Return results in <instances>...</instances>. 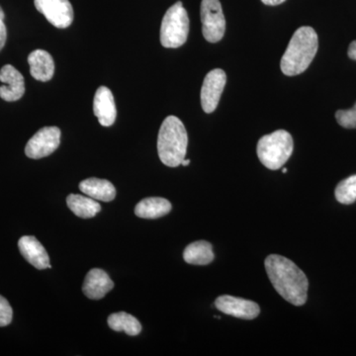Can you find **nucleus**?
<instances>
[{
    "instance_id": "1",
    "label": "nucleus",
    "mask_w": 356,
    "mask_h": 356,
    "mask_svg": "<svg viewBox=\"0 0 356 356\" xmlns=\"http://www.w3.org/2000/svg\"><path fill=\"white\" fill-rule=\"evenodd\" d=\"M266 269L269 280L283 299L294 306H303L308 298L309 281L294 262L278 254L266 257Z\"/></svg>"
},
{
    "instance_id": "2",
    "label": "nucleus",
    "mask_w": 356,
    "mask_h": 356,
    "mask_svg": "<svg viewBox=\"0 0 356 356\" xmlns=\"http://www.w3.org/2000/svg\"><path fill=\"white\" fill-rule=\"evenodd\" d=\"M318 48V35L309 26L299 28L293 34L284 55L281 58L280 67L287 76H295L308 69L313 62Z\"/></svg>"
},
{
    "instance_id": "3",
    "label": "nucleus",
    "mask_w": 356,
    "mask_h": 356,
    "mask_svg": "<svg viewBox=\"0 0 356 356\" xmlns=\"http://www.w3.org/2000/svg\"><path fill=\"white\" fill-rule=\"evenodd\" d=\"M188 146L184 124L177 116L166 117L159 129L158 153L161 163L170 168L181 165Z\"/></svg>"
},
{
    "instance_id": "4",
    "label": "nucleus",
    "mask_w": 356,
    "mask_h": 356,
    "mask_svg": "<svg viewBox=\"0 0 356 356\" xmlns=\"http://www.w3.org/2000/svg\"><path fill=\"white\" fill-rule=\"evenodd\" d=\"M294 149V142L291 134L285 130L264 136L259 140L257 156L262 165L271 170L282 168L290 159Z\"/></svg>"
},
{
    "instance_id": "5",
    "label": "nucleus",
    "mask_w": 356,
    "mask_h": 356,
    "mask_svg": "<svg viewBox=\"0 0 356 356\" xmlns=\"http://www.w3.org/2000/svg\"><path fill=\"white\" fill-rule=\"evenodd\" d=\"M189 34L188 13L181 1L168 8L161 26V43L165 48L177 49L184 46Z\"/></svg>"
},
{
    "instance_id": "6",
    "label": "nucleus",
    "mask_w": 356,
    "mask_h": 356,
    "mask_svg": "<svg viewBox=\"0 0 356 356\" xmlns=\"http://www.w3.org/2000/svg\"><path fill=\"white\" fill-rule=\"evenodd\" d=\"M204 38L209 43L221 41L226 31V19L219 0H202L200 7Z\"/></svg>"
},
{
    "instance_id": "7",
    "label": "nucleus",
    "mask_w": 356,
    "mask_h": 356,
    "mask_svg": "<svg viewBox=\"0 0 356 356\" xmlns=\"http://www.w3.org/2000/svg\"><path fill=\"white\" fill-rule=\"evenodd\" d=\"M60 130L58 127H44L29 140L25 147L28 158L39 159L53 154L60 144Z\"/></svg>"
},
{
    "instance_id": "8",
    "label": "nucleus",
    "mask_w": 356,
    "mask_h": 356,
    "mask_svg": "<svg viewBox=\"0 0 356 356\" xmlns=\"http://www.w3.org/2000/svg\"><path fill=\"white\" fill-rule=\"evenodd\" d=\"M35 7L46 19L60 29L70 27L74 21V9L69 0H34Z\"/></svg>"
},
{
    "instance_id": "9",
    "label": "nucleus",
    "mask_w": 356,
    "mask_h": 356,
    "mask_svg": "<svg viewBox=\"0 0 356 356\" xmlns=\"http://www.w3.org/2000/svg\"><path fill=\"white\" fill-rule=\"evenodd\" d=\"M227 83L226 72L215 69L208 72L201 88V105L205 113H213L219 104L220 98Z\"/></svg>"
},
{
    "instance_id": "10",
    "label": "nucleus",
    "mask_w": 356,
    "mask_h": 356,
    "mask_svg": "<svg viewBox=\"0 0 356 356\" xmlns=\"http://www.w3.org/2000/svg\"><path fill=\"white\" fill-rule=\"evenodd\" d=\"M215 307L226 315L243 320H252L261 313V308L255 302L229 295L218 297L215 301Z\"/></svg>"
},
{
    "instance_id": "11",
    "label": "nucleus",
    "mask_w": 356,
    "mask_h": 356,
    "mask_svg": "<svg viewBox=\"0 0 356 356\" xmlns=\"http://www.w3.org/2000/svg\"><path fill=\"white\" fill-rule=\"evenodd\" d=\"M0 97L6 102H17L25 93L24 77L13 65H6L0 70Z\"/></svg>"
},
{
    "instance_id": "12",
    "label": "nucleus",
    "mask_w": 356,
    "mask_h": 356,
    "mask_svg": "<svg viewBox=\"0 0 356 356\" xmlns=\"http://www.w3.org/2000/svg\"><path fill=\"white\" fill-rule=\"evenodd\" d=\"M93 111L103 127H110L116 121L117 109L114 96L106 86H100L96 90L93 99Z\"/></svg>"
},
{
    "instance_id": "13",
    "label": "nucleus",
    "mask_w": 356,
    "mask_h": 356,
    "mask_svg": "<svg viewBox=\"0 0 356 356\" xmlns=\"http://www.w3.org/2000/svg\"><path fill=\"white\" fill-rule=\"evenodd\" d=\"M21 254L37 269L51 268L50 257L42 243L35 236H24L18 242Z\"/></svg>"
},
{
    "instance_id": "14",
    "label": "nucleus",
    "mask_w": 356,
    "mask_h": 356,
    "mask_svg": "<svg viewBox=\"0 0 356 356\" xmlns=\"http://www.w3.org/2000/svg\"><path fill=\"white\" fill-rule=\"evenodd\" d=\"M114 283L108 274L99 268H93L86 274L83 290L84 295L91 300L102 299L113 289Z\"/></svg>"
},
{
    "instance_id": "15",
    "label": "nucleus",
    "mask_w": 356,
    "mask_h": 356,
    "mask_svg": "<svg viewBox=\"0 0 356 356\" xmlns=\"http://www.w3.org/2000/svg\"><path fill=\"white\" fill-rule=\"evenodd\" d=\"M30 65V74L36 81H51L55 74V63L48 51L35 50L28 57Z\"/></svg>"
},
{
    "instance_id": "16",
    "label": "nucleus",
    "mask_w": 356,
    "mask_h": 356,
    "mask_svg": "<svg viewBox=\"0 0 356 356\" xmlns=\"http://www.w3.org/2000/svg\"><path fill=\"white\" fill-rule=\"evenodd\" d=\"M79 189L95 200L110 202L116 197V189L111 182L100 178H88L79 184Z\"/></svg>"
},
{
    "instance_id": "17",
    "label": "nucleus",
    "mask_w": 356,
    "mask_h": 356,
    "mask_svg": "<svg viewBox=\"0 0 356 356\" xmlns=\"http://www.w3.org/2000/svg\"><path fill=\"white\" fill-rule=\"evenodd\" d=\"M172 208V204L165 198L149 197L137 204L135 214L143 219H158L168 215Z\"/></svg>"
},
{
    "instance_id": "18",
    "label": "nucleus",
    "mask_w": 356,
    "mask_h": 356,
    "mask_svg": "<svg viewBox=\"0 0 356 356\" xmlns=\"http://www.w3.org/2000/svg\"><path fill=\"white\" fill-rule=\"evenodd\" d=\"M214 252L210 243L206 241H197L185 248L184 261L194 266H207L214 261Z\"/></svg>"
},
{
    "instance_id": "19",
    "label": "nucleus",
    "mask_w": 356,
    "mask_h": 356,
    "mask_svg": "<svg viewBox=\"0 0 356 356\" xmlns=\"http://www.w3.org/2000/svg\"><path fill=\"white\" fill-rule=\"evenodd\" d=\"M67 206L70 211L77 217L89 219L95 217L102 211L99 203L95 202V199L89 196L79 195V194H70L67 198Z\"/></svg>"
},
{
    "instance_id": "20",
    "label": "nucleus",
    "mask_w": 356,
    "mask_h": 356,
    "mask_svg": "<svg viewBox=\"0 0 356 356\" xmlns=\"http://www.w3.org/2000/svg\"><path fill=\"white\" fill-rule=\"evenodd\" d=\"M110 329L115 332H125L129 336H138L142 332V325L139 321L125 312L114 313L108 317Z\"/></svg>"
},
{
    "instance_id": "21",
    "label": "nucleus",
    "mask_w": 356,
    "mask_h": 356,
    "mask_svg": "<svg viewBox=\"0 0 356 356\" xmlns=\"http://www.w3.org/2000/svg\"><path fill=\"white\" fill-rule=\"evenodd\" d=\"M334 195L339 203L346 204V205L355 203L356 201V175H351L339 182L336 191H334Z\"/></svg>"
},
{
    "instance_id": "22",
    "label": "nucleus",
    "mask_w": 356,
    "mask_h": 356,
    "mask_svg": "<svg viewBox=\"0 0 356 356\" xmlns=\"http://www.w3.org/2000/svg\"><path fill=\"white\" fill-rule=\"evenodd\" d=\"M337 123L346 129L356 128V103L350 110H337L336 113Z\"/></svg>"
},
{
    "instance_id": "23",
    "label": "nucleus",
    "mask_w": 356,
    "mask_h": 356,
    "mask_svg": "<svg viewBox=\"0 0 356 356\" xmlns=\"http://www.w3.org/2000/svg\"><path fill=\"white\" fill-rule=\"evenodd\" d=\"M13 310L10 304L0 295V327H6L13 322Z\"/></svg>"
},
{
    "instance_id": "24",
    "label": "nucleus",
    "mask_w": 356,
    "mask_h": 356,
    "mask_svg": "<svg viewBox=\"0 0 356 356\" xmlns=\"http://www.w3.org/2000/svg\"><path fill=\"white\" fill-rule=\"evenodd\" d=\"M4 18H6V14L3 13V9L0 6V51L6 46L7 39V30Z\"/></svg>"
},
{
    "instance_id": "25",
    "label": "nucleus",
    "mask_w": 356,
    "mask_h": 356,
    "mask_svg": "<svg viewBox=\"0 0 356 356\" xmlns=\"http://www.w3.org/2000/svg\"><path fill=\"white\" fill-rule=\"evenodd\" d=\"M348 54V57H350L351 60H356V41H353V43L350 44Z\"/></svg>"
},
{
    "instance_id": "26",
    "label": "nucleus",
    "mask_w": 356,
    "mask_h": 356,
    "mask_svg": "<svg viewBox=\"0 0 356 356\" xmlns=\"http://www.w3.org/2000/svg\"><path fill=\"white\" fill-rule=\"evenodd\" d=\"M285 1H286V0H261L262 3L269 6H280V4Z\"/></svg>"
},
{
    "instance_id": "27",
    "label": "nucleus",
    "mask_w": 356,
    "mask_h": 356,
    "mask_svg": "<svg viewBox=\"0 0 356 356\" xmlns=\"http://www.w3.org/2000/svg\"><path fill=\"white\" fill-rule=\"evenodd\" d=\"M181 165L184 166H187V165H191V159H184V161H182Z\"/></svg>"
},
{
    "instance_id": "28",
    "label": "nucleus",
    "mask_w": 356,
    "mask_h": 356,
    "mask_svg": "<svg viewBox=\"0 0 356 356\" xmlns=\"http://www.w3.org/2000/svg\"><path fill=\"white\" fill-rule=\"evenodd\" d=\"M282 172L283 173H287V168H283Z\"/></svg>"
}]
</instances>
